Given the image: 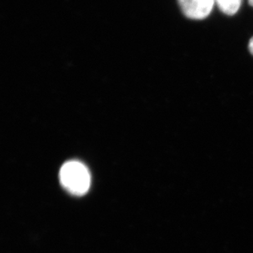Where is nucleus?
Returning a JSON list of instances; mask_svg holds the SVG:
<instances>
[{"instance_id": "1", "label": "nucleus", "mask_w": 253, "mask_h": 253, "mask_svg": "<svg viewBox=\"0 0 253 253\" xmlns=\"http://www.w3.org/2000/svg\"><path fill=\"white\" fill-rule=\"evenodd\" d=\"M59 178L64 189L77 196L84 195L90 187V174L88 168L78 161L64 163L60 169Z\"/></svg>"}, {"instance_id": "2", "label": "nucleus", "mask_w": 253, "mask_h": 253, "mask_svg": "<svg viewBox=\"0 0 253 253\" xmlns=\"http://www.w3.org/2000/svg\"><path fill=\"white\" fill-rule=\"evenodd\" d=\"M177 2L185 17L203 20L211 14L215 0H177Z\"/></svg>"}, {"instance_id": "4", "label": "nucleus", "mask_w": 253, "mask_h": 253, "mask_svg": "<svg viewBox=\"0 0 253 253\" xmlns=\"http://www.w3.org/2000/svg\"><path fill=\"white\" fill-rule=\"evenodd\" d=\"M249 48L250 53L253 55V37L250 40V41H249Z\"/></svg>"}, {"instance_id": "3", "label": "nucleus", "mask_w": 253, "mask_h": 253, "mask_svg": "<svg viewBox=\"0 0 253 253\" xmlns=\"http://www.w3.org/2000/svg\"><path fill=\"white\" fill-rule=\"evenodd\" d=\"M218 7L225 14H235L241 7L242 0H215Z\"/></svg>"}, {"instance_id": "5", "label": "nucleus", "mask_w": 253, "mask_h": 253, "mask_svg": "<svg viewBox=\"0 0 253 253\" xmlns=\"http://www.w3.org/2000/svg\"><path fill=\"white\" fill-rule=\"evenodd\" d=\"M249 3L253 7V0H249Z\"/></svg>"}]
</instances>
